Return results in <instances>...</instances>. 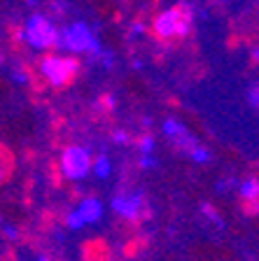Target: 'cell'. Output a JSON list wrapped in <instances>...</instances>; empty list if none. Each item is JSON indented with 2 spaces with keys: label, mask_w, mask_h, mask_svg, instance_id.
<instances>
[{
  "label": "cell",
  "mask_w": 259,
  "mask_h": 261,
  "mask_svg": "<svg viewBox=\"0 0 259 261\" xmlns=\"http://www.w3.org/2000/svg\"><path fill=\"white\" fill-rule=\"evenodd\" d=\"M140 166H143V168H157V159L152 156V154H143V156H140Z\"/></svg>",
  "instance_id": "obj_19"
},
{
  "label": "cell",
  "mask_w": 259,
  "mask_h": 261,
  "mask_svg": "<svg viewBox=\"0 0 259 261\" xmlns=\"http://www.w3.org/2000/svg\"><path fill=\"white\" fill-rule=\"evenodd\" d=\"M215 3H220V5H227L229 0H215Z\"/></svg>",
  "instance_id": "obj_24"
},
{
  "label": "cell",
  "mask_w": 259,
  "mask_h": 261,
  "mask_svg": "<svg viewBox=\"0 0 259 261\" xmlns=\"http://www.w3.org/2000/svg\"><path fill=\"white\" fill-rule=\"evenodd\" d=\"M103 105H105V108H110V110L114 108V96H112V93H105V96H103Z\"/></svg>",
  "instance_id": "obj_21"
},
{
  "label": "cell",
  "mask_w": 259,
  "mask_h": 261,
  "mask_svg": "<svg viewBox=\"0 0 259 261\" xmlns=\"http://www.w3.org/2000/svg\"><path fill=\"white\" fill-rule=\"evenodd\" d=\"M154 147H157V140H154V136H150V133H143V136L138 138V149H140V154H152V152H154Z\"/></svg>",
  "instance_id": "obj_11"
},
{
  "label": "cell",
  "mask_w": 259,
  "mask_h": 261,
  "mask_svg": "<svg viewBox=\"0 0 259 261\" xmlns=\"http://www.w3.org/2000/svg\"><path fill=\"white\" fill-rule=\"evenodd\" d=\"M3 233H5V238H10V240L19 238V231H16L14 226H10V224H5V226H3Z\"/></svg>",
  "instance_id": "obj_20"
},
{
  "label": "cell",
  "mask_w": 259,
  "mask_h": 261,
  "mask_svg": "<svg viewBox=\"0 0 259 261\" xmlns=\"http://www.w3.org/2000/svg\"><path fill=\"white\" fill-rule=\"evenodd\" d=\"M250 59H252L254 63H259V47H252V49H250Z\"/></svg>",
  "instance_id": "obj_22"
},
{
  "label": "cell",
  "mask_w": 259,
  "mask_h": 261,
  "mask_svg": "<svg viewBox=\"0 0 259 261\" xmlns=\"http://www.w3.org/2000/svg\"><path fill=\"white\" fill-rule=\"evenodd\" d=\"M145 33H147L145 21H133V23H131V28H129V38L131 40H138V38H143Z\"/></svg>",
  "instance_id": "obj_15"
},
{
  "label": "cell",
  "mask_w": 259,
  "mask_h": 261,
  "mask_svg": "<svg viewBox=\"0 0 259 261\" xmlns=\"http://www.w3.org/2000/svg\"><path fill=\"white\" fill-rule=\"evenodd\" d=\"M238 194H241V201H259V179L250 177L245 182L238 185Z\"/></svg>",
  "instance_id": "obj_9"
},
{
  "label": "cell",
  "mask_w": 259,
  "mask_h": 261,
  "mask_svg": "<svg viewBox=\"0 0 259 261\" xmlns=\"http://www.w3.org/2000/svg\"><path fill=\"white\" fill-rule=\"evenodd\" d=\"M112 210L129 222H140L147 215V198L143 191H124L112 198Z\"/></svg>",
  "instance_id": "obj_6"
},
{
  "label": "cell",
  "mask_w": 259,
  "mask_h": 261,
  "mask_svg": "<svg viewBox=\"0 0 259 261\" xmlns=\"http://www.w3.org/2000/svg\"><path fill=\"white\" fill-rule=\"evenodd\" d=\"M163 136L173 142L175 149H180V152H184V154H192L196 147H199V140L194 138V133H192L182 121L173 119V117L163 119Z\"/></svg>",
  "instance_id": "obj_7"
},
{
  "label": "cell",
  "mask_w": 259,
  "mask_h": 261,
  "mask_svg": "<svg viewBox=\"0 0 259 261\" xmlns=\"http://www.w3.org/2000/svg\"><path fill=\"white\" fill-rule=\"evenodd\" d=\"M192 26H194V14H192L189 5L168 7V10H161L152 19V33L163 42L184 40L192 33Z\"/></svg>",
  "instance_id": "obj_3"
},
{
  "label": "cell",
  "mask_w": 259,
  "mask_h": 261,
  "mask_svg": "<svg viewBox=\"0 0 259 261\" xmlns=\"http://www.w3.org/2000/svg\"><path fill=\"white\" fill-rule=\"evenodd\" d=\"M77 210L82 212V217H84L86 224H93L103 217V203L98 198H84V201L77 205Z\"/></svg>",
  "instance_id": "obj_8"
},
{
  "label": "cell",
  "mask_w": 259,
  "mask_h": 261,
  "mask_svg": "<svg viewBox=\"0 0 259 261\" xmlns=\"http://www.w3.org/2000/svg\"><path fill=\"white\" fill-rule=\"evenodd\" d=\"M12 82H16V84H28L31 82V75H28L26 70H12Z\"/></svg>",
  "instance_id": "obj_16"
},
{
  "label": "cell",
  "mask_w": 259,
  "mask_h": 261,
  "mask_svg": "<svg viewBox=\"0 0 259 261\" xmlns=\"http://www.w3.org/2000/svg\"><path fill=\"white\" fill-rule=\"evenodd\" d=\"M61 170L68 179H82L93 170V156L91 152L82 145H70L65 147L61 154Z\"/></svg>",
  "instance_id": "obj_5"
},
{
  "label": "cell",
  "mask_w": 259,
  "mask_h": 261,
  "mask_svg": "<svg viewBox=\"0 0 259 261\" xmlns=\"http://www.w3.org/2000/svg\"><path fill=\"white\" fill-rule=\"evenodd\" d=\"M248 100H250V105H252V108H259V82L250 87V91H248Z\"/></svg>",
  "instance_id": "obj_18"
},
{
  "label": "cell",
  "mask_w": 259,
  "mask_h": 261,
  "mask_svg": "<svg viewBox=\"0 0 259 261\" xmlns=\"http://www.w3.org/2000/svg\"><path fill=\"white\" fill-rule=\"evenodd\" d=\"M59 31L61 28H56L54 19L49 14L33 12L26 19V23L16 31V40L28 44V47L35 49V51H47V49H56Z\"/></svg>",
  "instance_id": "obj_2"
},
{
  "label": "cell",
  "mask_w": 259,
  "mask_h": 261,
  "mask_svg": "<svg viewBox=\"0 0 259 261\" xmlns=\"http://www.w3.org/2000/svg\"><path fill=\"white\" fill-rule=\"evenodd\" d=\"M26 3H28V5H31V7H35V5H38V0H26Z\"/></svg>",
  "instance_id": "obj_23"
},
{
  "label": "cell",
  "mask_w": 259,
  "mask_h": 261,
  "mask_svg": "<svg viewBox=\"0 0 259 261\" xmlns=\"http://www.w3.org/2000/svg\"><path fill=\"white\" fill-rule=\"evenodd\" d=\"M112 142H114V145H129L131 136L126 133V130H114V133H112Z\"/></svg>",
  "instance_id": "obj_17"
},
{
  "label": "cell",
  "mask_w": 259,
  "mask_h": 261,
  "mask_svg": "<svg viewBox=\"0 0 259 261\" xmlns=\"http://www.w3.org/2000/svg\"><path fill=\"white\" fill-rule=\"evenodd\" d=\"M65 224H68L73 231H77V228H82L86 222H84V217H82V212L75 207L73 212H68V215H65Z\"/></svg>",
  "instance_id": "obj_13"
},
{
  "label": "cell",
  "mask_w": 259,
  "mask_h": 261,
  "mask_svg": "<svg viewBox=\"0 0 259 261\" xmlns=\"http://www.w3.org/2000/svg\"><path fill=\"white\" fill-rule=\"evenodd\" d=\"M38 261H52V259H47V256H40V259Z\"/></svg>",
  "instance_id": "obj_25"
},
{
  "label": "cell",
  "mask_w": 259,
  "mask_h": 261,
  "mask_svg": "<svg viewBox=\"0 0 259 261\" xmlns=\"http://www.w3.org/2000/svg\"><path fill=\"white\" fill-rule=\"evenodd\" d=\"M201 212H203L205 217L210 219L213 224H217V226H222V217H220V212L215 210V207L210 205V203H203V205H201Z\"/></svg>",
  "instance_id": "obj_14"
},
{
  "label": "cell",
  "mask_w": 259,
  "mask_h": 261,
  "mask_svg": "<svg viewBox=\"0 0 259 261\" xmlns=\"http://www.w3.org/2000/svg\"><path fill=\"white\" fill-rule=\"evenodd\" d=\"M56 49L61 54H86L89 59L101 61L105 56L108 49H103L98 35L93 33V28L84 21H73L65 23L59 31V42H56Z\"/></svg>",
  "instance_id": "obj_1"
},
{
  "label": "cell",
  "mask_w": 259,
  "mask_h": 261,
  "mask_svg": "<svg viewBox=\"0 0 259 261\" xmlns=\"http://www.w3.org/2000/svg\"><path fill=\"white\" fill-rule=\"evenodd\" d=\"M96 177H101V179H105L110 173H112V163H110V159H108V154H98L96 159H93V170H91Z\"/></svg>",
  "instance_id": "obj_10"
},
{
  "label": "cell",
  "mask_w": 259,
  "mask_h": 261,
  "mask_svg": "<svg viewBox=\"0 0 259 261\" xmlns=\"http://www.w3.org/2000/svg\"><path fill=\"white\" fill-rule=\"evenodd\" d=\"M80 72V61L73 54H49L40 61V75L54 89L68 87Z\"/></svg>",
  "instance_id": "obj_4"
},
{
  "label": "cell",
  "mask_w": 259,
  "mask_h": 261,
  "mask_svg": "<svg viewBox=\"0 0 259 261\" xmlns=\"http://www.w3.org/2000/svg\"><path fill=\"white\" fill-rule=\"evenodd\" d=\"M189 159L194 163H210V159H213V152L208 149V147H203V145H199L194 149V152L189 154Z\"/></svg>",
  "instance_id": "obj_12"
}]
</instances>
